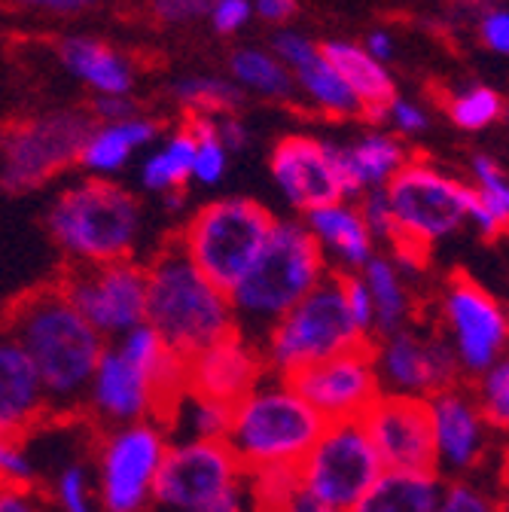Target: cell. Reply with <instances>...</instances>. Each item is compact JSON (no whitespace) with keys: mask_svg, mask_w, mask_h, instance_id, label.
Wrapping results in <instances>:
<instances>
[{"mask_svg":"<svg viewBox=\"0 0 509 512\" xmlns=\"http://www.w3.org/2000/svg\"><path fill=\"white\" fill-rule=\"evenodd\" d=\"M232 406L211 400L186 384L162 412V424L171 439H226Z\"/></svg>","mask_w":509,"mask_h":512,"instance_id":"cell-32","label":"cell"},{"mask_svg":"<svg viewBox=\"0 0 509 512\" xmlns=\"http://www.w3.org/2000/svg\"><path fill=\"white\" fill-rule=\"evenodd\" d=\"M284 512H330V509H324L317 500H311L308 494H302V491H299V494L290 500V506H287Z\"/></svg>","mask_w":509,"mask_h":512,"instance_id":"cell-55","label":"cell"},{"mask_svg":"<svg viewBox=\"0 0 509 512\" xmlns=\"http://www.w3.org/2000/svg\"><path fill=\"white\" fill-rule=\"evenodd\" d=\"M186 388V360L177 357L147 324L107 342L86 388L80 418L92 430L162 418Z\"/></svg>","mask_w":509,"mask_h":512,"instance_id":"cell-2","label":"cell"},{"mask_svg":"<svg viewBox=\"0 0 509 512\" xmlns=\"http://www.w3.org/2000/svg\"><path fill=\"white\" fill-rule=\"evenodd\" d=\"M211 119H214V128H217V138L223 141V147H226L229 153L244 150V147L250 144L247 125H244L241 119H235L232 113H217V116H211Z\"/></svg>","mask_w":509,"mask_h":512,"instance_id":"cell-49","label":"cell"},{"mask_svg":"<svg viewBox=\"0 0 509 512\" xmlns=\"http://www.w3.org/2000/svg\"><path fill=\"white\" fill-rule=\"evenodd\" d=\"M168 448L171 433L159 418L95 430L92 470L101 512H153Z\"/></svg>","mask_w":509,"mask_h":512,"instance_id":"cell-10","label":"cell"},{"mask_svg":"<svg viewBox=\"0 0 509 512\" xmlns=\"http://www.w3.org/2000/svg\"><path fill=\"white\" fill-rule=\"evenodd\" d=\"M345 278V296H348V308L354 314V320L360 324V330L366 333V339H375V314H372V302L369 293L360 281V275H342Z\"/></svg>","mask_w":509,"mask_h":512,"instance_id":"cell-45","label":"cell"},{"mask_svg":"<svg viewBox=\"0 0 509 512\" xmlns=\"http://www.w3.org/2000/svg\"><path fill=\"white\" fill-rule=\"evenodd\" d=\"M506 317H509V305H506Z\"/></svg>","mask_w":509,"mask_h":512,"instance_id":"cell-57","label":"cell"},{"mask_svg":"<svg viewBox=\"0 0 509 512\" xmlns=\"http://www.w3.org/2000/svg\"><path fill=\"white\" fill-rule=\"evenodd\" d=\"M49 512H52V509H49Z\"/></svg>","mask_w":509,"mask_h":512,"instance_id":"cell-59","label":"cell"},{"mask_svg":"<svg viewBox=\"0 0 509 512\" xmlns=\"http://www.w3.org/2000/svg\"><path fill=\"white\" fill-rule=\"evenodd\" d=\"M193 162H196V138L183 125L165 141L162 150H156L141 162L138 180L147 192L168 196V192H180L189 186V180H193Z\"/></svg>","mask_w":509,"mask_h":512,"instance_id":"cell-33","label":"cell"},{"mask_svg":"<svg viewBox=\"0 0 509 512\" xmlns=\"http://www.w3.org/2000/svg\"><path fill=\"white\" fill-rule=\"evenodd\" d=\"M324 427L327 421L308 406L296 384L269 372L257 388L232 406L223 442L232 448L244 473L299 467Z\"/></svg>","mask_w":509,"mask_h":512,"instance_id":"cell-6","label":"cell"},{"mask_svg":"<svg viewBox=\"0 0 509 512\" xmlns=\"http://www.w3.org/2000/svg\"><path fill=\"white\" fill-rule=\"evenodd\" d=\"M40 482V491L52 512H101L92 470V445L80 455L52 458V470H46Z\"/></svg>","mask_w":509,"mask_h":512,"instance_id":"cell-31","label":"cell"},{"mask_svg":"<svg viewBox=\"0 0 509 512\" xmlns=\"http://www.w3.org/2000/svg\"><path fill=\"white\" fill-rule=\"evenodd\" d=\"M385 119L391 122V128H394V132H400V135H421L424 128H427V122H430L424 107L409 101V98H394L388 104V110H385Z\"/></svg>","mask_w":509,"mask_h":512,"instance_id":"cell-43","label":"cell"},{"mask_svg":"<svg viewBox=\"0 0 509 512\" xmlns=\"http://www.w3.org/2000/svg\"><path fill=\"white\" fill-rule=\"evenodd\" d=\"M92 113L101 122H125V119H135L138 107L129 98H125V95H101V98H95Z\"/></svg>","mask_w":509,"mask_h":512,"instance_id":"cell-50","label":"cell"},{"mask_svg":"<svg viewBox=\"0 0 509 512\" xmlns=\"http://www.w3.org/2000/svg\"><path fill=\"white\" fill-rule=\"evenodd\" d=\"M159 135V125L153 119H125V122H104L92 128V135L83 144L80 153V168L89 171V177H113L125 165L132 162V156L147 147Z\"/></svg>","mask_w":509,"mask_h":512,"instance_id":"cell-28","label":"cell"},{"mask_svg":"<svg viewBox=\"0 0 509 512\" xmlns=\"http://www.w3.org/2000/svg\"><path fill=\"white\" fill-rule=\"evenodd\" d=\"M479 37L491 52L509 55V10H488L479 19Z\"/></svg>","mask_w":509,"mask_h":512,"instance_id":"cell-47","label":"cell"},{"mask_svg":"<svg viewBox=\"0 0 509 512\" xmlns=\"http://www.w3.org/2000/svg\"><path fill=\"white\" fill-rule=\"evenodd\" d=\"M470 192L464 180L439 171L430 162L409 159L406 168L385 186L394 217L391 253L406 266L424 263V256L467 226Z\"/></svg>","mask_w":509,"mask_h":512,"instance_id":"cell-8","label":"cell"},{"mask_svg":"<svg viewBox=\"0 0 509 512\" xmlns=\"http://www.w3.org/2000/svg\"><path fill=\"white\" fill-rule=\"evenodd\" d=\"M470 171H473L476 196L500 220V226L509 232V177H506V171L491 156H485V153L473 156Z\"/></svg>","mask_w":509,"mask_h":512,"instance_id":"cell-41","label":"cell"},{"mask_svg":"<svg viewBox=\"0 0 509 512\" xmlns=\"http://www.w3.org/2000/svg\"><path fill=\"white\" fill-rule=\"evenodd\" d=\"M65 68L92 86L98 95H129L132 92V68L122 55H116L107 43L95 37H68L58 46Z\"/></svg>","mask_w":509,"mask_h":512,"instance_id":"cell-29","label":"cell"},{"mask_svg":"<svg viewBox=\"0 0 509 512\" xmlns=\"http://www.w3.org/2000/svg\"><path fill=\"white\" fill-rule=\"evenodd\" d=\"M46 232L68 266L141 260L147 214L132 189L107 177L65 186L46 208Z\"/></svg>","mask_w":509,"mask_h":512,"instance_id":"cell-4","label":"cell"},{"mask_svg":"<svg viewBox=\"0 0 509 512\" xmlns=\"http://www.w3.org/2000/svg\"><path fill=\"white\" fill-rule=\"evenodd\" d=\"M250 4H253V13H257L260 19L275 22V25L296 16V0H250Z\"/></svg>","mask_w":509,"mask_h":512,"instance_id":"cell-51","label":"cell"},{"mask_svg":"<svg viewBox=\"0 0 509 512\" xmlns=\"http://www.w3.org/2000/svg\"><path fill=\"white\" fill-rule=\"evenodd\" d=\"M0 512H49L40 485L31 488H0Z\"/></svg>","mask_w":509,"mask_h":512,"instance_id":"cell-48","label":"cell"},{"mask_svg":"<svg viewBox=\"0 0 509 512\" xmlns=\"http://www.w3.org/2000/svg\"><path fill=\"white\" fill-rule=\"evenodd\" d=\"M385 473L363 421H330L296 467L299 491L330 512H354Z\"/></svg>","mask_w":509,"mask_h":512,"instance_id":"cell-13","label":"cell"},{"mask_svg":"<svg viewBox=\"0 0 509 512\" xmlns=\"http://www.w3.org/2000/svg\"><path fill=\"white\" fill-rule=\"evenodd\" d=\"M363 345L369 339L348 308L342 275H327L260 339L269 372L281 378H293L314 363Z\"/></svg>","mask_w":509,"mask_h":512,"instance_id":"cell-7","label":"cell"},{"mask_svg":"<svg viewBox=\"0 0 509 512\" xmlns=\"http://www.w3.org/2000/svg\"><path fill=\"white\" fill-rule=\"evenodd\" d=\"M269 171L287 205H293L302 214L345 199L336 144L305 135L281 138L272 150Z\"/></svg>","mask_w":509,"mask_h":512,"instance_id":"cell-19","label":"cell"},{"mask_svg":"<svg viewBox=\"0 0 509 512\" xmlns=\"http://www.w3.org/2000/svg\"><path fill=\"white\" fill-rule=\"evenodd\" d=\"M412 266L400 263L394 253H375L372 260L357 272L375 314V336L403 330L421 320V302L409 281Z\"/></svg>","mask_w":509,"mask_h":512,"instance_id":"cell-25","label":"cell"},{"mask_svg":"<svg viewBox=\"0 0 509 512\" xmlns=\"http://www.w3.org/2000/svg\"><path fill=\"white\" fill-rule=\"evenodd\" d=\"M302 217L330 275H357L378 253V241L372 238L360 205L351 199L321 205Z\"/></svg>","mask_w":509,"mask_h":512,"instance_id":"cell-23","label":"cell"},{"mask_svg":"<svg viewBox=\"0 0 509 512\" xmlns=\"http://www.w3.org/2000/svg\"><path fill=\"white\" fill-rule=\"evenodd\" d=\"M196 138V162H193V180L199 186H217L229 171V150L217 138L214 119L208 113H186L183 122Z\"/></svg>","mask_w":509,"mask_h":512,"instance_id":"cell-37","label":"cell"},{"mask_svg":"<svg viewBox=\"0 0 509 512\" xmlns=\"http://www.w3.org/2000/svg\"><path fill=\"white\" fill-rule=\"evenodd\" d=\"M327 61L339 71V77L348 83V89L360 101V113L366 119H385L388 104L397 98L394 80L381 61H375L363 46L348 40H330L321 46Z\"/></svg>","mask_w":509,"mask_h":512,"instance_id":"cell-27","label":"cell"},{"mask_svg":"<svg viewBox=\"0 0 509 512\" xmlns=\"http://www.w3.org/2000/svg\"><path fill=\"white\" fill-rule=\"evenodd\" d=\"M327 275L330 269L305 223L275 220L257 260L229 287L238 333L260 342L263 333L275 327Z\"/></svg>","mask_w":509,"mask_h":512,"instance_id":"cell-5","label":"cell"},{"mask_svg":"<svg viewBox=\"0 0 509 512\" xmlns=\"http://www.w3.org/2000/svg\"><path fill=\"white\" fill-rule=\"evenodd\" d=\"M439 485L433 470H385L354 512H433Z\"/></svg>","mask_w":509,"mask_h":512,"instance_id":"cell-30","label":"cell"},{"mask_svg":"<svg viewBox=\"0 0 509 512\" xmlns=\"http://www.w3.org/2000/svg\"><path fill=\"white\" fill-rule=\"evenodd\" d=\"M369 351L378 369L381 394L430 400L433 394L464 381L449 345L439 339V333L424 317L403 330L375 336Z\"/></svg>","mask_w":509,"mask_h":512,"instance_id":"cell-17","label":"cell"},{"mask_svg":"<svg viewBox=\"0 0 509 512\" xmlns=\"http://www.w3.org/2000/svg\"><path fill=\"white\" fill-rule=\"evenodd\" d=\"M147 327L183 360L232 336L229 290L214 284L171 238L147 260Z\"/></svg>","mask_w":509,"mask_h":512,"instance_id":"cell-3","label":"cell"},{"mask_svg":"<svg viewBox=\"0 0 509 512\" xmlns=\"http://www.w3.org/2000/svg\"><path fill=\"white\" fill-rule=\"evenodd\" d=\"M433 470L439 479L494 476L509 461V445L488 424L470 381H458L427 400Z\"/></svg>","mask_w":509,"mask_h":512,"instance_id":"cell-12","label":"cell"},{"mask_svg":"<svg viewBox=\"0 0 509 512\" xmlns=\"http://www.w3.org/2000/svg\"><path fill=\"white\" fill-rule=\"evenodd\" d=\"M199 512H253V509H250L244 491H238V494H232V497H226V500H220V503H214L208 509H199Z\"/></svg>","mask_w":509,"mask_h":512,"instance_id":"cell-54","label":"cell"},{"mask_svg":"<svg viewBox=\"0 0 509 512\" xmlns=\"http://www.w3.org/2000/svg\"><path fill=\"white\" fill-rule=\"evenodd\" d=\"M253 13V4L250 0H214V7H211V25L217 34H235L247 25Z\"/></svg>","mask_w":509,"mask_h":512,"instance_id":"cell-44","label":"cell"},{"mask_svg":"<svg viewBox=\"0 0 509 512\" xmlns=\"http://www.w3.org/2000/svg\"><path fill=\"white\" fill-rule=\"evenodd\" d=\"M229 71L235 77V83H241L244 89H253L266 98H290L293 95V74L287 71V64L275 55V52H263V49H238L229 58Z\"/></svg>","mask_w":509,"mask_h":512,"instance_id":"cell-34","label":"cell"},{"mask_svg":"<svg viewBox=\"0 0 509 512\" xmlns=\"http://www.w3.org/2000/svg\"><path fill=\"white\" fill-rule=\"evenodd\" d=\"M174 98L189 110V113H235L244 101V92L238 89L235 80L226 77H183L171 86Z\"/></svg>","mask_w":509,"mask_h":512,"instance_id":"cell-35","label":"cell"},{"mask_svg":"<svg viewBox=\"0 0 509 512\" xmlns=\"http://www.w3.org/2000/svg\"><path fill=\"white\" fill-rule=\"evenodd\" d=\"M28 7H40V10H52V13H83L101 0H22Z\"/></svg>","mask_w":509,"mask_h":512,"instance_id":"cell-53","label":"cell"},{"mask_svg":"<svg viewBox=\"0 0 509 512\" xmlns=\"http://www.w3.org/2000/svg\"><path fill=\"white\" fill-rule=\"evenodd\" d=\"M275 214L247 196L205 202L177 229L174 241L214 284L229 290L263 250Z\"/></svg>","mask_w":509,"mask_h":512,"instance_id":"cell-9","label":"cell"},{"mask_svg":"<svg viewBox=\"0 0 509 512\" xmlns=\"http://www.w3.org/2000/svg\"><path fill=\"white\" fill-rule=\"evenodd\" d=\"M238 491H244V467L223 439H171L153 509L199 512Z\"/></svg>","mask_w":509,"mask_h":512,"instance_id":"cell-15","label":"cell"},{"mask_svg":"<svg viewBox=\"0 0 509 512\" xmlns=\"http://www.w3.org/2000/svg\"><path fill=\"white\" fill-rule=\"evenodd\" d=\"M363 49L375 58V61H391L394 58V52H397V43H394V37L388 34V31H372V34H366V43H363Z\"/></svg>","mask_w":509,"mask_h":512,"instance_id":"cell-52","label":"cell"},{"mask_svg":"<svg viewBox=\"0 0 509 512\" xmlns=\"http://www.w3.org/2000/svg\"><path fill=\"white\" fill-rule=\"evenodd\" d=\"M4 327L31 357L55 418H77L107 339L77 311L58 281L19 296Z\"/></svg>","mask_w":509,"mask_h":512,"instance_id":"cell-1","label":"cell"},{"mask_svg":"<svg viewBox=\"0 0 509 512\" xmlns=\"http://www.w3.org/2000/svg\"><path fill=\"white\" fill-rule=\"evenodd\" d=\"M0 320H4V311H0Z\"/></svg>","mask_w":509,"mask_h":512,"instance_id":"cell-58","label":"cell"},{"mask_svg":"<svg viewBox=\"0 0 509 512\" xmlns=\"http://www.w3.org/2000/svg\"><path fill=\"white\" fill-rule=\"evenodd\" d=\"M92 135V116L58 110L43 119L19 122L0 132V189L19 192L40 189L71 165H80L86 138Z\"/></svg>","mask_w":509,"mask_h":512,"instance_id":"cell-14","label":"cell"},{"mask_svg":"<svg viewBox=\"0 0 509 512\" xmlns=\"http://www.w3.org/2000/svg\"><path fill=\"white\" fill-rule=\"evenodd\" d=\"M299 494L296 467H266L244 473V497L253 512H284Z\"/></svg>","mask_w":509,"mask_h":512,"instance_id":"cell-36","label":"cell"},{"mask_svg":"<svg viewBox=\"0 0 509 512\" xmlns=\"http://www.w3.org/2000/svg\"><path fill=\"white\" fill-rule=\"evenodd\" d=\"M506 113L503 95L491 86H470L449 101V116L464 132H482Z\"/></svg>","mask_w":509,"mask_h":512,"instance_id":"cell-40","label":"cell"},{"mask_svg":"<svg viewBox=\"0 0 509 512\" xmlns=\"http://www.w3.org/2000/svg\"><path fill=\"white\" fill-rule=\"evenodd\" d=\"M40 485V464L28 436H0V488Z\"/></svg>","mask_w":509,"mask_h":512,"instance_id":"cell-42","label":"cell"},{"mask_svg":"<svg viewBox=\"0 0 509 512\" xmlns=\"http://www.w3.org/2000/svg\"><path fill=\"white\" fill-rule=\"evenodd\" d=\"M272 49L287 64V71L302 86V92L324 113H333V116L360 113L357 95L348 89V83L339 77V71L327 61L324 49L314 40H308L299 31H278L272 40Z\"/></svg>","mask_w":509,"mask_h":512,"instance_id":"cell-24","label":"cell"},{"mask_svg":"<svg viewBox=\"0 0 509 512\" xmlns=\"http://www.w3.org/2000/svg\"><path fill=\"white\" fill-rule=\"evenodd\" d=\"M470 384H473V394H476L488 424L509 445V354L503 360H497L488 372L473 378Z\"/></svg>","mask_w":509,"mask_h":512,"instance_id":"cell-39","label":"cell"},{"mask_svg":"<svg viewBox=\"0 0 509 512\" xmlns=\"http://www.w3.org/2000/svg\"><path fill=\"white\" fill-rule=\"evenodd\" d=\"M308 406L330 421H357L381 397V381L369 345L342 351L290 378Z\"/></svg>","mask_w":509,"mask_h":512,"instance_id":"cell-18","label":"cell"},{"mask_svg":"<svg viewBox=\"0 0 509 512\" xmlns=\"http://www.w3.org/2000/svg\"><path fill=\"white\" fill-rule=\"evenodd\" d=\"M77 311L107 339H119L147 324V266L144 260H113L68 266L58 278Z\"/></svg>","mask_w":509,"mask_h":512,"instance_id":"cell-16","label":"cell"},{"mask_svg":"<svg viewBox=\"0 0 509 512\" xmlns=\"http://www.w3.org/2000/svg\"><path fill=\"white\" fill-rule=\"evenodd\" d=\"M360 421L385 470H433L427 400L381 394Z\"/></svg>","mask_w":509,"mask_h":512,"instance_id":"cell-20","label":"cell"},{"mask_svg":"<svg viewBox=\"0 0 509 512\" xmlns=\"http://www.w3.org/2000/svg\"><path fill=\"white\" fill-rule=\"evenodd\" d=\"M336 159L345 183V199L357 202L366 192L385 189L409 162L406 147L385 132H369L354 144H336Z\"/></svg>","mask_w":509,"mask_h":512,"instance_id":"cell-26","label":"cell"},{"mask_svg":"<svg viewBox=\"0 0 509 512\" xmlns=\"http://www.w3.org/2000/svg\"><path fill=\"white\" fill-rule=\"evenodd\" d=\"M266 375H269V366H266L260 342L238 330L186 360L189 388L211 400H220L226 406H235L247 391L257 388Z\"/></svg>","mask_w":509,"mask_h":512,"instance_id":"cell-21","label":"cell"},{"mask_svg":"<svg viewBox=\"0 0 509 512\" xmlns=\"http://www.w3.org/2000/svg\"><path fill=\"white\" fill-rule=\"evenodd\" d=\"M433 512H500L494 476L442 479Z\"/></svg>","mask_w":509,"mask_h":512,"instance_id":"cell-38","label":"cell"},{"mask_svg":"<svg viewBox=\"0 0 509 512\" xmlns=\"http://www.w3.org/2000/svg\"><path fill=\"white\" fill-rule=\"evenodd\" d=\"M497 497H500V512H509V461L497 473Z\"/></svg>","mask_w":509,"mask_h":512,"instance_id":"cell-56","label":"cell"},{"mask_svg":"<svg viewBox=\"0 0 509 512\" xmlns=\"http://www.w3.org/2000/svg\"><path fill=\"white\" fill-rule=\"evenodd\" d=\"M211 7H214V0H153V13L171 25L189 22L196 16H208Z\"/></svg>","mask_w":509,"mask_h":512,"instance_id":"cell-46","label":"cell"},{"mask_svg":"<svg viewBox=\"0 0 509 512\" xmlns=\"http://www.w3.org/2000/svg\"><path fill=\"white\" fill-rule=\"evenodd\" d=\"M52 415L25 348L0 327V436H31Z\"/></svg>","mask_w":509,"mask_h":512,"instance_id":"cell-22","label":"cell"},{"mask_svg":"<svg viewBox=\"0 0 509 512\" xmlns=\"http://www.w3.org/2000/svg\"><path fill=\"white\" fill-rule=\"evenodd\" d=\"M427 324L449 345L464 381L479 378L509 354L506 305L470 275H452L433 296Z\"/></svg>","mask_w":509,"mask_h":512,"instance_id":"cell-11","label":"cell"}]
</instances>
